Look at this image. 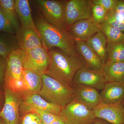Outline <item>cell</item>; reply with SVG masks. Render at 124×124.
Here are the masks:
<instances>
[{"label": "cell", "mask_w": 124, "mask_h": 124, "mask_svg": "<svg viewBox=\"0 0 124 124\" xmlns=\"http://www.w3.org/2000/svg\"><path fill=\"white\" fill-rule=\"evenodd\" d=\"M68 32L73 39L86 42L99 31L92 17L76 21L68 27Z\"/></svg>", "instance_id": "7c38bea8"}, {"label": "cell", "mask_w": 124, "mask_h": 124, "mask_svg": "<svg viewBox=\"0 0 124 124\" xmlns=\"http://www.w3.org/2000/svg\"><path fill=\"white\" fill-rule=\"evenodd\" d=\"M106 82L102 70H91L86 67L78 70L73 78L74 85H82L102 90Z\"/></svg>", "instance_id": "30bf717a"}, {"label": "cell", "mask_w": 124, "mask_h": 124, "mask_svg": "<svg viewBox=\"0 0 124 124\" xmlns=\"http://www.w3.org/2000/svg\"><path fill=\"white\" fill-rule=\"evenodd\" d=\"M5 102L0 117L6 124H20L19 109L23 98L18 93L4 85Z\"/></svg>", "instance_id": "9c48e42d"}, {"label": "cell", "mask_w": 124, "mask_h": 124, "mask_svg": "<svg viewBox=\"0 0 124 124\" xmlns=\"http://www.w3.org/2000/svg\"><path fill=\"white\" fill-rule=\"evenodd\" d=\"M66 1H36L43 17L49 24L68 31L64 22V8Z\"/></svg>", "instance_id": "8992f818"}, {"label": "cell", "mask_w": 124, "mask_h": 124, "mask_svg": "<svg viewBox=\"0 0 124 124\" xmlns=\"http://www.w3.org/2000/svg\"><path fill=\"white\" fill-rule=\"evenodd\" d=\"M92 18L94 22L98 25L106 21L108 11L100 5L94 4L92 6Z\"/></svg>", "instance_id": "83f0119b"}, {"label": "cell", "mask_w": 124, "mask_h": 124, "mask_svg": "<svg viewBox=\"0 0 124 124\" xmlns=\"http://www.w3.org/2000/svg\"><path fill=\"white\" fill-rule=\"evenodd\" d=\"M102 70L106 82H124V62L108 60L102 65Z\"/></svg>", "instance_id": "ac0fdd59"}, {"label": "cell", "mask_w": 124, "mask_h": 124, "mask_svg": "<svg viewBox=\"0 0 124 124\" xmlns=\"http://www.w3.org/2000/svg\"><path fill=\"white\" fill-rule=\"evenodd\" d=\"M34 22L42 44L48 50L57 48L69 55H78L76 51L75 40L68 31L49 24L41 15L37 16Z\"/></svg>", "instance_id": "7a4b0ae2"}, {"label": "cell", "mask_w": 124, "mask_h": 124, "mask_svg": "<svg viewBox=\"0 0 124 124\" xmlns=\"http://www.w3.org/2000/svg\"><path fill=\"white\" fill-rule=\"evenodd\" d=\"M59 116L65 124H93L97 119L93 110L74 99L62 108Z\"/></svg>", "instance_id": "5b68a950"}, {"label": "cell", "mask_w": 124, "mask_h": 124, "mask_svg": "<svg viewBox=\"0 0 124 124\" xmlns=\"http://www.w3.org/2000/svg\"><path fill=\"white\" fill-rule=\"evenodd\" d=\"M42 122L39 116L36 113L28 112L24 114L22 124H40Z\"/></svg>", "instance_id": "f546056e"}, {"label": "cell", "mask_w": 124, "mask_h": 124, "mask_svg": "<svg viewBox=\"0 0 124 124\" xmlns=\"http://www.w3.org/2000/svg\"><path fill=\"white\" fill-rule=\"evenodd\" d=\"M50 61L49 51L43 46L26 51L23 63V68L42 76L46 73Z\"/></svg>", "instance_id": "ba28073f"}, {"label": "cell", "mask_w": 124, "mask_h": 124, "mask_svg": "<svg viewBox=\"0 0 124 124\" xmlns=\"http://www.w3.org/2000/svg\"><path fill=\"white\" fill-rule=\"evenodd\" d=\"M100 94L103 103L122 104L124 101V82H106Z\"/></svg>", "instance_id": "5bb4252c"}, {"label": "cell", "mask_w": 124, "mask_h": 124, "mask_svg": "<svg viewBox=\"0 0 124 124\" xmlns=\"http://www.w3.org/2000/svg\"><path fill=\"white\" fill-rule=\"evenodd\" d=\"M107 124H108V123H107Z\"/></svg>", "instance_id": "ab89813d"}, {"label": "cell", "mask_w": 124, "mask_h": 124, "mask_svg": "<svg viewBox=\"0 0 124 124\" xmlns=\"http://www.w3.org/2000/svg\"><path fill=\"white\" fill-rule=\"evenodd\" d=\"M0 32L16 35V31L11 22L0 9Z\"/></svg>", "instance_id": "f1b7e54d"}, {"label": "cell", "mask_w": 124, "mask_h": 124, "mask_svg": "<svg viewBox=\"0 0 124 124\" xmlns=\"http://www.w3.org/2000/svg\"><path fill=\"white\" fill-rule=\"evenodd\" d=\"M112 9L119 14L124 19V0H118L115 6Z\"/></svg>", "instance_id": "d6a6232c"}, {"label": "cell", "mask_w": 124, "mask_h": 124, "mask_svg": "<svg viewBox=\"0 0 124 124\" xmlns=\"http://www.w3.org/2000/svg\"><path fill=\"white\" fill-rule=\"evenodd\" d=\"M41 77L42 87L38 94L45 100L62 108L73 100V87L62 84L46 74Z\"/></svg>", "instance_id": "3957f363"}, {"label": "cell", "mask_w": 124, "mask_h": 124, "mask_svg": "<svg viewBox=\"0 0 124 124\" xmlns=\"http://www.w3.org/2000/svg\"><path fill=\"white\" fill-rule=\"evenodd\" d=\"M106 22L112 26L124 33V19L113 9L108 11Z\"/></svg>", "instance_id": "4316f807"}, {"label": "cell", "mask_w": 124, "mask_h": 124, "mask_svg": "<svg viewBox=\"0 0 124 124\" xmlns=\"http://www.w3.org/2000/svg\"><path fill=\"white\" fill-rule=\"evenodd\" d=\"M117 1L118 0H92L93 4L100 5L107 11L112 9Z\"/></svg>", "instance_id": "4dcf8cb0"}, {"label": "cell", "mask_w": 124, "mask_h": 124, "mask_svg": "<svg viewBox=\"0 0 124 124\" xmlns=\"http://www.w3.org/2000/svg\"><path fill=\"white\" fill-rule=\"evenodd\" d=\"M22 104L49 112L59 115L62 107L47 101L38 94H34L23 99Z\"/></svg>", "instance_id": "44dd1931"}, {"label": "cell", "mask_w": 124, "mask_h": 124, "mask_svg": "<svg viewBox=\"0 0 124 124\" xmlns=\"http://www.w3.org/2000/svg\"><path fill=\"white\" fill-rule=\"evenodd\" d=\"M19 49L25 51L43 46L37 31L20 26L16 33Z\"/></svg>", "instance_id": "9a60e30c"}, {"label": "cell", "mask_w": 124, "mask_h": 124, "mask_svg": "<svg viewBox=\"0 0 124 124\" xmlns=\"http://www.w3.org/2000/svg\"><path fill=\"white\" fill-rule=\"evenodd\" d=\"M6 68V60L0 56V85L4 81Z\"/></svg>", "instance_id": "1f68e13d"}, {"label": "cell", "mask_w": 124, "mask_h": 124, "mask_svg": "<svg viewBox=\"0 0 124 124\" xmlns=\"http://www.w3.org/2000/svg\"><path fill=\"white\" fill-rule=\"evenodd\" d=\"M15 10L20 18L21 26L37 31L28 0H15Z\"/></svg>", "instance_id": "d6986e66"}, {"label": "cell", "mask_w": 124, "mask_h": 124, "mask_svg": "<svg viewBox=\"0 0 124 124\" xmlns=\"http://www.w3.org/2000/svg\"><path fill=\"white\" fill-rule=\"evenodd\" d=\"M122 104H123V106H124V102H123V103H122Z\"/></svg>", "instance_id": "74e56055"}, {"label": "cell", "mask_w": 124, "mask_h": 124, "mask_svg": "<svg viewBox=\"0 0 124 124\" xmlns=\"http://www.w3.org/2000/svg\"><path fill=\"white\" fill-rule=\"evenodd\" d=\"M23 77V86L19 94L23 99L34 94H38L42 87L41 75L32 71L24 69Z\"/></svg>", "instance_id": "e0dca14e"}, {"label": "cell", "mask_w": 124, "mask_h": 124, "mask_svg": "<svg viewBox=\"0 0 124 124\" xmlns=\"http://www.w3.org/2000/svg\"><path fill=\"white\" fill-rule=\"evenodd\" d=\"M72 87L73 99L89 109L93 110L101 102L98 90L82 85H74Z\"/></svg>", "instance_id": "4fadbf2b"}, {"label": "cell", "mask_w": 124, "mask_h": 124, "mask_svg": "<svg viewBox=\"0 0 124 124\" xmlns=\"http://www.w3.org/2000/svg\"><path fill=\"white\" fill-rule=\"evenodd\" d=\"M51 124H65L64 121L62 120L59 117V118H58L54 121L53 123H51Z\"/></svg>", "instance_id": "e575fe53"}, {"label": "cell", "mask_w": 124, "mask_h": 124, "mask_svg": "<svg viewBox=\"0 0 124 124\" xmlns=\"http://www.w3.org/2000/svg\"><path fill=\"white\" fill-rule=\"evenodd\" d=\"M93 4L92 0L66 1L64 8V22L67 29L76 21L91 18Z\"/></svg>", "instance_id": "52a82bcc"}, {"label": "cell", "mask_w": 124, "mask_h": 124, "mask_svg": "<svg viewBox=\"0 0 124 124\" xmlns=\"http://www.w3.org/2000/svg\"><path fill=\"white\" fill-rule=\"evenodd\" d=\"M76 51L84 63L85 67L91 70H102L100 59L85 41H75Z\"/></svg>", "instance_id": "2e32d148"}, {"label": "cell", "mask_w": 124, "mask_h": 124, "mask_svg": "<svg viewBox=\"0 0 124 124\" xmlns=\"http://www.w3.org/2000/svg\"><path fill=\"white\" fill-rule=\"evenodd\" d=\"M26 51L18 49L9 54L6 59L5 86L18 93L23 85V61Z\"/></svg>", "instance_id": "277c9868"}, {"label": "cell", "mask_w": 124, "mask_h": 124, "mask_svg": "<svg viewBox=\"0 0 124 124\" xmlns=\"http://www.w3.org/2000/svg\"><path fill=\"white\" fill-rule=\"evenodd\" d=\"M107 53L108 60L111 62H124V42H108Z\"/></svg>", "instance_id": "d4e9b609"}, {"label": "cell", "mask_w": 124, "mask_h": 124, "mask_svg": "<svg viewBox=\"0 0 124 124\" xmlns=\"http://www.w3.org/2000/svg\"><path fill=\"white\" fill-rule=\"evenodd\" d=\"M107 122L103 120L97 118L93 124H107Z\"/></svg>", "instance_id": "836d02e7"}, {"label": "cell", "mask_w": 124, "mask_h": 124, "mask_svg": "<svg viewBox=\"0 0 124 124\" xmlns=\"http://www.w3.org/2000/svg\"><path fill=\"white\" fill-rule=\"evenodd\" d=\"M0 124H6V123L4 122V121H0Z\"/></svg>", "instance_id": "d590c367"}, {"label": "cell", "mask_w": 124, "mask_h": 124, "mask_svg": "<svg viewBox=\"0 0 124 124\" xmlns=\"http://www.w3.org/2000/svg\"><path fill=\"white\" fill-rule=\"evenodd\" d=\"M99 29L104 34L108 42L119 43L124 42V33L112 26L106 21L98 25Z\"/></svg>", "instance_id": "cb8c5ba5"}, {"label": "cell", "mask_w": 124, "mask_h": 124, "mask_svg": "<svg viewBox=\"0 0 124 124\" xmlns=\"http://www.w3.org/2000/svg\"><path fill=\"white\" fill-rule=\"evenodd\" d=\"M20 108L24 114L28 112L36 113L39 116L42 122L45 124H51L59 117V116L58 115L22 104L20 105Z\"/></svg>", "instance_id": "484cf974"}, {"label": "cell", "mask_w": 124, "mask_h": 124, "mask_svg": "<svg viewBox=\"0 0 124 124\" xmlns=\"http://www.w3.org/2000/svg\"><path fill=\"white\" fill-rule=\"evenodd\" d=\"M103 64L108 60L107 53L108 41L105 36L99 30L86 41Z\"/></svg>", "instance_id": "ffe728a7"}, {"label": "cell", "mask_w": 124, "mask_h": 124, "mask_svg": "<svg viewBox=\"0 0 124 124\" xmlns=\"http://www.w3.org/2000/svg\"><path fill=\"white\" fill-rule=\"evenodd\" d=\"M14 0H0V9L11 22L16 32L21 25L15 7Z\"/></svg>", "instance_id": "603a6c76"}, {"label": "cell", "mask_w": 124, "mask_h": 124, "mask_svg": "<svg viewBox=\"0 0 124 124\" xmlns=\"http://www.w3.org/2000/svg\"><path fill=\"white\" fill-rule=\"evenodd\" d=\"M19 49L16 35L0 32V56L6 60L12 52Z\"/></svg>", "instance_id": "7402d4cb"}, {"label": "cell", "mask_w": 124, "mask_h": 124, "mask_svg": "<svg viewBox=\"0 0 124 124\" xmlns=\"http://www.w3.org/2000/svg\"><path fill=\"white\" fill-rule=\"evenodd\" d=\"M50 63L45 74L62 84L73 87V78L78 70L85 67L79 55L68 54L58 48L48 50Z\"/></svg>", "instance_id": "6da1fadb"}, {"label": "cell", "mask_w": 124, "mask_h": 124, "mask_svg": "<svg viewBox=\"0 0 124 124\" xmlns=\"http://www.w3.org/2000/svg\"><path fill=\"white\" fill-rule=\"evenodd\" d=\"M96 118L110 124H124V107L123 104H108L101 102L93 110Z\"/></svg>", "instance_id": "8fae6325"}, {"label": "cell", "mask_w": 124, "mask_h": 124, "mask_svg": "<svg viewBox=\"0 0 124 124\" xmlns=\"http://www.w3.org/2000/svg\"><path fill=\"white\" fill-rule=\"evenodd\" d=\"M1 107V96L0 93V109Z\"/></svg>", "instance_id": "8d00e7d4"}, {"label": "cell", "mask_w": 124, "mask_h": 124, "mask_svg": "<svg viewBox=\"0 0 124 124\" xmlns=\"http://www.w3.org/2000/svg\"><path fill=\"white\" fill-rule=\"evenodd\" d=\"M44 124V123H43V122H42V123H41V124Z\"/></svg>", "instance_id": "f35d334b"}]
</instances>
